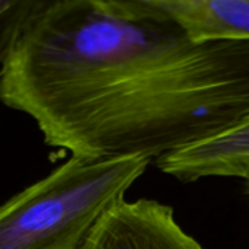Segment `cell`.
I'll return each instance as SVG.
<instances>
[{
    "instance_id": "cell-1",
    "label": "cell",
    "mask_w": 249,
    "mask_h": 249,
    "mask_svg": "<svg viewBox=\"0 0 249 249\" xmlns=\"http://www.w3.org/2000/svg\"><path fill=\"white\" fill-rule=\"evenodd\" d=\"M0 61L3 104L77 156L159 159L249 117V41L197 42L98 0H51Z\"/></svg>"
},
{
    "instance_id": "cell-2",
    "label": "cell",
    "mask_w": 249,
    "mask_h": 249,
    "mask_svg": "<svg viewBox=\"0 0 249 249\" xmlns=\"http://www.w3.org/2000/svg\"><path fill=\"white\" fill-rule=\"evenodd\" d=\"M146 156H77L0 209V249H85L150 163Z\"/></svg>"
},
{
    "instance_id": "cell-3",
    "label": "cell",
    "mask_w": 249,
    "mask_h": 249,
    "mask_svg": "<svg viewBox=\"0 0 249 249\" xmlns=\"http://www.w3.org/2000/svg\"><path fill=\"white\" fill-rule=\"evenodd\" d=\"M137 19L177 28L197 42L249 41V0H98Z\"/></svg>"
},
{
    "instance_id": "cell-4",
    "label": "cell",
    "mask_w": 249,
    "mask_h": 249,
    "mask_svg": "<svg viewBox=\"0 0 249 249\" xmlns=\"http://www.w3.org/2000/svg\"><path fill=\"white\" fill-rule=\"evenodd\" d=\"M85 249H204L185 233L174 210L155 200L123 201L98 225Z\"/></svg>"
},
{
    "instance_id": "cell-5",
    "label": "cell",
    "mask_w": 249,
    "mask_h": 249,
    "mask_svg": "<svg viewBox=\"0 0 249 249\" xmlns=\"http://www.w3.org/2000/svg\"><path fill=\"white\" fill-rule=\"evenodd\" d=\"M158 166L185 182L206 177L248 179L249 117L217 136L160 156Z\"/></svg>"
},
{
    "instance_id": "cell-6",
    "label": "cell",
    "mask_w": 249,
    "mask_h": 249,
    "mask_svg": "<svg viewBox=\"0 0 249 249\" xmlns=\"http://www.w3.org/2000/svg\"><path fill=\"white\" fill-rule=\"evenodd\" d=\"M248 188H249V178H248Z\"/></svg>"
}]
</instances>
